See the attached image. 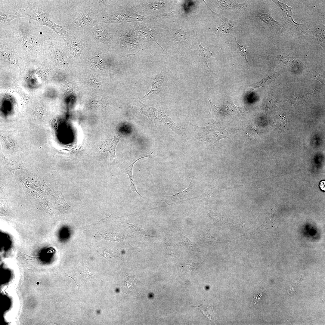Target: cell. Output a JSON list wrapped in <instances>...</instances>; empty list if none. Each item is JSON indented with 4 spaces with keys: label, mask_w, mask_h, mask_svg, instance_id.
I'll return each instance as SVG.
<instances>
[{
    "label": "cell",
    "mask_w": 325,
    "mask_h": 325,
    "mask_svg": "<svg viewBox=\"0 0 325 325\" xmlns=\"http://www.w3.org/2000/svg\"><path fill=\"white\" fill-rule=\"evenodd\" d=\"M158 116L159 120H162L165 124L172 130L175 132L181 131L178 126L171 119L168 115H166L163 112L159 113Z\"/></svg>",
    "instance_id": "cell-12"
},
{
    "label": "cell",
    "mask_w": 325,
    "mask_h": 325,
    "mask_svg": "<svg viewBox=\"0 0 325 325\" xmlns=\"http://www.w3.org/2000/svg\"><path fill=\"white\" fill-rule=\"evenodd\" d=\"M18 16L15 15L8 14L3 13L1 11L0 12V22L1 23H4L8 24L10 23L11 21L17 17Z\"/></svg>",
    "instance_id": "cell-21"
},
{
    "label": "cell",
    "mask_w": 325,
    "mask_h": 325,
    "mask_svg": "<svg viewBox=\"0 0 325 325\" xmlns=\"http://www.w3.org/2000/svg\"><path fill=\"white\" fill-rule=\"evenodd\" d=\"M127 280L125 281V286L127 290L130 292L135 287L136 282L135 278L133 276H129L125 274Z\"/></svg>",
    "instance_id": "cell-22"
},
{
    "label": "cell",
    "mask_w": 325,
    "mask_h": 325,
    "mask_svg": "<svg viewBox=\"0 0 325 325\" xmlns=\"http://www.w3.org/2000/svg\"><path fill=\"white\" fill-rule=\"evenodd\" d=\"M119 140L118 137L116 138L112 141L109 143L107 145H105V147H104L105 148V150L108 151L110 152L111 158L114 161L116 160L115 150Z\"/></svg>",
    "instance_id": "cell-17"
},
{
    "label": "cell",
    "mask_w": 325,
    "mask_h": 325,
    "mask_svg": "<svg viewBox=\"0 0 325 325\" xmlns=\"http://www.w3.org/2000/svg\"><path fill=\"white\" fill-rule=\"evenodd\" d=\"M22 39L21 42L24 47L30 48L34 45L35 42L32 36H26Z\"/></svg>",
    "instance_id": "cell-25"
},
{
    "label": "cell",
    "mask_w": 325,
    "mask_h": 325,
    "mask_svg": "<svg viewBox=\"0 0 325 325\" xmlns=\"http://www.w3.org/2000/svg\"><path fill=\"white\" fill-rule=\"evenodd\" d=\"M203 1L212 13L220 17L222 20V24L220 26L217 27H213L212 28L213 32L217 35H225L229 33L234 28L236 24L234 21L226 18L221 13L218 14L213 12L210 8L204 1Z\"/></svg>",
    "instance_id": "cell-5"
},
{
    "label": "cell",
    "mask_w": 325,
    "mask_h": 325,
    "mask_svg": "<svg viewBox=\"0 0 325 325\" xmlns=\"http://www.w3.org/2000/svg\"><path fill=\"white\" fill-rule=\"evenodd\" d=\"M224 113L231 115L242 114L247 110L246 107H238L232 102H227L222 107Z\"/></svg>",
    "instance_id": "cell-8"
},
{
    "label": "cell",
    "mask_w": 325,
    "mask_h": 325,
    "mask_svg": "<svg viewBox=\"0 0 325 325\" xmlns=\"http://www.w3.org/2000/svg\"><path fill=\"white\" fill-rule=\"evenodd\" d=\"M316 75L314 76V78L319 81L321 83L324 85V78L323 76L316 73Z\"/></svg>",
    "instance_id": "cell-28"
},
{
    "label": "cell",
    "mask_w": 325,
    "mask_h": 325,
    "mask_svg": "<svg viewBox=\"0 0 325 325\" xmlns=\"http://www.w3.org/2000/svg\"><path fill=\"white\" fill-rule=\"evenodd\" d=\"M152 17L145 20L132 22L135 29L142 34L148 41L154 42L163 51V48L158 43L156 36L161 34L159 29L155 26L150 25V20Z\"/></svg>",
    "instance_id": "cell-3"
},
{
    "label": "cell",
    "mask_w": 325,
    "mask_h": 325,
    "mask_svg": "<svg viewBox=\"0 0 325 325\" xmlns=\"http://www.w3.org/2000/svg\"><path fill=\"white\" fill-rule=\"evenodd\" d=\"M84 43L81 40H76L73 42L71 46L72 51L74 55H79L84 48Z\"/></svg>",
    "instance_id": "cell-19"
},
{
    "label": "cell",
    "mask_w": 325,
    "mask_h": 325,
    "mask_svg": "<svg viewBox=\"0 0 325 325\" xmlns=\"http://www.w3.org/2000/svg\"><path fill=\"white\" fill-rule=\"evenodd\" d=\"M235 41L236 46L237 47L238 50L240 55L245 59L246 61L248 63L250 64L247 60L246 55V53L250 48V47L242 46L240 45L237 42L236 37H235Z\"/></svg>",
    "instance_id": "cell-24"
},
{
    "label": "cell",
    "mask_w": 325,
    "mask_h": 325,
    "mask_svg": "<svg viewBox=\"0 0 325 325\" xmlns=\"http://www.w3.org/2000/svg\"><path fill=\"white\" fill-rule=\"evenodd\" d=\"M278 76V73H268L261 81L249 85L252 87V90L260 87H263L270 84Z\"/></svg>",
    "instance_id": "cell-14"
},
{
    "label": "cell",
    "mask_w": 325,
    "mask_h": 325,
    "mask_svg": "<svg viewBox=\"0 0 325 325\" xmlns=\"http://www.w3.org/2000/svg\"><path fill=\"white\" fill-rule=\"evenodd\" d=\"M272 1L278 6L283 12V13L285 14L284 16L289 21L292 23L299 24L296 23L293 20L292 13L291 11L292 8L288 6L285 4L280 2L278 0H272Z\"/></svg>",
    "instance_id": "cell-13"
},
{
    "label": "cell",
    "mask_w": 325,
    "mask_h": 325,
    "mask_svg": "<svg viewBox=\"0 0 325 325\" xmlns=\"http://www.w3.org/2000/svg\"><path fill=\"white\" fill-rule=\"evenodd\" d=\"M218 8L224 10H242L246 9L247 5L243 3L240 4L235 0H212Z\"/></svg>",
    "instance_id": "cell-6"
},
{
    "label": "cell",
    "mask_w": 325,
    "mask_h": 325,
    "mask_svg": "<svg viewBox=\"0 0 325 325\" xmlns=\"http://www.w3.org/2000/svg\"><path fill=\"white\" fill-rule=\"evenodd\" d=\"M91 22V16L88 14H85L76 20L75 23L77 25L86 26L90 25Z\"/></svg>",
    "instance_id": "cell-18"
},
{
    "label": "cell",
    "mask_w": 325,
    "mask_h": 325,
    "mask_svg": "<svg viewBox=\"0 0 325 325\" xmlns=\"http://www.w3.org/2000/svg\"><path fill=\"white\" fill-rule=\"evenodd\" d=\"M148 156H143L134 161L129 166L125 168L124 169V172L128 175L129 177L130 183V186L131 190L133 192H135L137 193L139 195L140 197H143L139 193L137 190L133 178L132 172L133 167L134 164L137 161L141 158Z\"/></svg>",
    "instance_id": "cell-10"
},
{
    "label": "cell",
    "mask_w": 325,
    "mask_h": 325,
    "mask_svg": "<svg viewBox=\"0 0 325 325\" xmlns=\"http://www.w3.org/2000/svg\"><path fill=\"white\" fill-rule=\"evenodd\" d=\"M214 123L205 127L196 125L199 130L197 137L200 141H210L215 139L219 140L224 138H228V132L223 129L217 123Z\"/></svg>",
    "instance_id": "cell-2"
},
{
    "label": "cell",
    "mask_w": 325,
    "mask_h": 325,
    "mask_svg": "<svg viewBox=\"0 0 325 325\" xmlns=\"http://www.w3.org/2000/svg\"><path fill=\"white\" fill-rule=\"evenodd\" d=\"M91 66L98 68L100 70L104 67V61L102 58L99 56H95L90 59Z\"/></svg>",
    "instance_id": "cell-20"
},
{
    "label": "cell",
    "mask_w": 325,
    "mask_h": 325,
    "mask_svg": "<svg viewBox=\"0 0 325 325\" xmlns=\"http://www.w3.org/2000/svg\"><path fill=\"white\" fill-rule=\"evenodd\" d=\"M37 21L40 25L46 26L53 29L57 32L55 30L56 27L62 28V26L57 25L53 22L48 16L43 12L39 14L38 16Z\"/></svg>",
    "instance_id": "cell-11"
},
{
    "label": "cell",
    "mask_w": 325,
    "mask_h": 325,
    "mask_svg": "<svg viewBox=\"0 0 325 325\" xmlns=\"http://www.w3.org/2000/svg\"><path fill=\"white\" fill-rule=\"evenodd\" d=\"M257 17L262 21L271 26L276 27L279 26V23L275 21L270 14H263L258 12Z\"/></svg>",
    "instance_id": "cell-16"
},
{
    "label": "cell",
    "mask_w": 325,
    "mask_h": 325,
    "mask_svg": "<svg viewBox=\"0 0 325 325\" xmlns=\"http://www.w3.org/2000/svg\"><path fill=\"white\" fill-rule=\"evenodd\" d=\"M167 65V61L166 60L161 72L156 75L153 78L151 87L150 91L143 96L142 99L146 98L152 94L161 93L162 87L166 80Z\"/></svg>",
    "instance_id": "cell-4"
},
{
    "label": "cell",
    "mask_w": 325,
    "mask_h": 325,
    "mask_svg": "<svg viewBox=\"0 0 325 325\" xmlns=\"http://www.w3.org/2000/svg\"><path fill=\"white\" fill-rule=\"evenodd\" d=\"M193 5V2L191 1H187L185 2L183 6L185 11L187 13L190 12Z\"/></svg>",
    "instance_id": "cell-27"
},
{
    "label": "cell",
    "mask_w": 325,
    "mask_h": 325,
    "mask_svg": "<svg viewBox=\"0 0 325 325\" xmlns=\"http://www.w3.org/2000/svg\"><path fill=\"white\" fill-rule=\"evenodd\" d=\"M94 33L95 39L98 42H102L108 46L111 45L113 41L111 35L105 29L102 28L95 29Z\"/></svg>",
    "instance_id": "cell-7"
},
{
    "label": "cell",
    "mask_w": 325,
    "mask_h": 325,
    "mask_svg": "<svg viewBox=\"0 0 325 325\" xmlns=\"http://www.w3.org/2000/svg\"><path fill=\"white\" fill-rule=\"evenodd\" d=\"M119 36L118 46L124 56L136 54L148 41L135 29L131 22L121 24Z\"/></svg>",
    "instance_id": "cell-1"
},
{
    "label": "cell",
    "mask_w": 325,
    "mask_h": 325,
    "mask_svg": "<svg viewBox=\"0 0 325 325\" xmlns=\"http://www.w3.org/2000/svg\"><path fill=\"white\" fill-rule=\"evenodd\" d=\"M103 252L102 253H100V255L106 258H109L114 256H117L119 258V255L116 253H114L111 251L107 250L106 249H104Z\"/></svg>",
    "instance_id": "cell-26"
},
{
    "label": "cell",
    "mask_w": 325,
    "mask_h": 325,
    "mask_svg": "<svg viewBox=\"0 0 325 325\" xmlns=\"http://www.w3.org/2000/svg\"><path fill=\"white\" fill-rule=\"evenodd\" d=\"M4 162L6 167L11 171L14 172L18 169H21V168L18 163L9 159L4 158Z\"/></svg>",
    "instance_id": "cell-23"
},
{
    "label": "cell",
    "mask_w": 325,
    "mask_h": 325,
    "mask_svg": "<svg viewBox=\"0 0 325 325\" xmlns=\"http://www.w3.org/2000/svg\"><path fill=\"white\" fill-rule=\"evenodd\" d=\"M197 38L199 45V54L200 57L203 60L205 65L207 67L208 69L211 72L213 73L208 65L207 60L210 57L214 56V52L211 49H207L202 46L200 42V41L197 35Z\"/></svg>",
    "instance_id": "cell-9"
},
{
    "label": "cell",
    "mask_w": 325,
    "mask_h": 325,
    "mask_svg": "<svg viewBox=\"0 0 325 325\" xmlns=\"http://www.w3.org/2000/svg\"><path fill=\"white\" fill-rule=\"evenodd\" d=\"M172 38L175 44H185L187 38L186 33L184 30H178L173 34Z\"/></svg>",
    "instance_id": "cell-15"
}]
</instances>
